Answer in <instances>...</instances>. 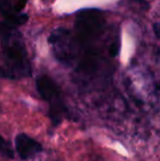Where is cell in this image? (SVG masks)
<instances>
[{"mask_svg":"<svg viewBox=\"0 0 160 161\" xmlns=\"http://www.w3.org/2000/svg\"><path fill=\"white\" fill-rule=\"evenodd\" d=\"M0 42L3 65L0 66V77L20 79L31 75V65L23 38L17 26L10 22H0Z\"/></svg>","mask_w":160,"mask_h":161,"instance_id":"1","label":"cell"},{"mask_svg":"<svg viewBox=\"0 0 160 161\" xmlns=\"http://www.w3.org/2000/svg\"><path fill=\"white\" fill-rule=\"evenodd\" d=\"M37 92L49 105V116L54 125H58L66 114V106L57 83L47 75H42L36 79Z\"/></svg>","mask_w":160,"mask_h":161,"instance_id":"2","label":"cell"},{"mask_svg":"<svg viewBox=\"0 0 160 161\" xmlns=\"http://www.w3.org/2000/svg\"><path fill=\"white\" fill-rule=\"evenodd\" d=\"M137 77V75H132L126 79V88L128 94L132 97L137 105L146 108H156L158 104V88L155 86L150 77L143 75V79Z\"/></svg>","mask_w":160,"mask_h":161,"instance_id":"3","label":"cell"},{"mask_svg":"<svg viewBox=\"0 0 160 161\" xmlns=\"http://www.w3.org/2000/svg\"><path fill=\"white\" fill-rule=\"evenodd\" d=\"M49 43L56 58L66 65H71L77 59V49L73 33L66 29H57L49 36Z\"/></svg>","mask_w":160,"mask_h":161,"instance_id":"4","label":"cell"},{"mask_svg":"<svg viewBox=\"0 0 160 161\" xmlns=\"http://www.w3.org/2000/svg\"><path fill=\"white\" fill-rule=\"evenodd\" d=\"M15 150L21 159H30L43 150L42 145L26 134H18L15 137Z\"/></svg>","mask_w":160,"mask_h":161,"instance_id":"5","label":"cell"},{"mask_svg":"<svg viewBox=\"0 0 160 161\" xmlns=\"http://www.w3.org/2000/svg\"><path fill=\"white\" fill-rule=\"evenodd\" d=\"M28 0H0V12L6 19H11L22 13Z\"/></svg>","mask_w":160,"mask_h":161,"instance_id":"6","label":"cell"},{"mask_svg":"<svg viewBox=\"0 0 160 161\" xmlns=\"http://www.w3.org/2000/svg\"><path fill=\"white\" fill-rule=\"evenodd\" d=\"M120 6L127 7V8L134 9L136 11H147L149 8V3L146 0H121Z\"/></svg>","mask_w":160,"mask_h":161,"instance_id":"7","label":"cell"},{"mask_svg":"<svg viewBox=\"0 0 160 161\" xmlns=\"http://www.w3.org/2000/svg\"><path fill=\"white\" fill-rule=\"evenodd\" d=\"M0 155L3 156V157L10 158V159H12L14 157L13 150L11 148V145L1 135H0Z\"/></svg>","mask_w":160,"mask_h":161,"instance_id":"8","label":"cell"},{"mask_svg":"<svg viewBox=\"0 0 160 161\" xmlns=\"http://www.w3.org/2000/svg\"><path fill=\"white\" fill-rule=\"evenodd\" d=\"M154 31H155V34H156V37L159 38L160 34H159V23H155L154 24Z\"/></svg>","mask_w":160,"mask_h":161,"instance_id":"9","label":"cell"}]
</instances>
